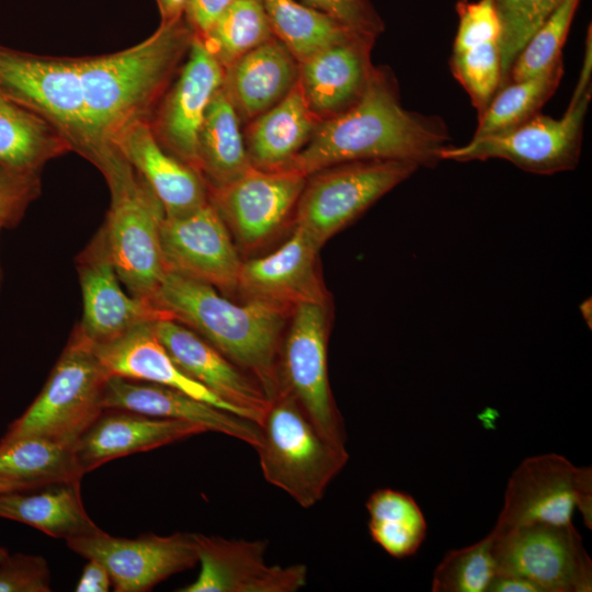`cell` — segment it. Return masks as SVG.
<instances>
[{
    "mask_svg": "<svg viewBox=\"0 0 592 592\" xmlns=\"http://www.w3.org/2000/svg\"><path fill=\"white\" fill-rule=\"evenodd\" d=\"M446 124L406 110L391 75L375 68L362 98L349 110L321 121L311 138L282 170L308 177L354 161L400 160L432 167L449 146Z\"/></svg>",
    "mask_w": 592,
    "mask_h": 592,
    "instance_id": "6da1fadb",
    "label": "cell"
},
{
    "mask_svg": "<svg viewBox=\"0 0 592 592\" xmlns=\"http://www.w3.org/2000/svg\"><path fill=\"white\" fill-rule=\"evenodd\" d=\"M195 34L184 15L121 52L78 58L89 125L102 149L125 159L116 147L130 126L150 122Z\"/></svg>",
    "mask_w": 592,
    "mask_h": 592,
    "instance_id": "7a4b0ae2",
    "label": "cell"
},
{
    "mask_svg": "<svg viewBox=\"0 0 592 592\" xmlns=\"http://www.w3.org/2000/svg\"><path fill=\"white\" fill-rule=\"evenodd\" d=\"M153 301L252 376L270 401L277 395V358L288 311L260 300L232 303L214 286L174 272H167Z\"/></svg>",
    "mask_w": 592,
    "mask_h": 592,
    "instance_id": "3957f363",
    "label": "cell"
},
{
    "mask_svg": "<svg viewBox=\"0 0 592 592\" xmlns=\"http://www.w3.org/2000/svg\"><path fill=\"white\" fill-rule=\"evenodd\" d=\"M0 98L39 116L103 174L110 192L136 175L126 159L107 155L88 122L78 58L43 56L0 44Z\"/></svg>",
    "mask_w": 592,
    "mask_h": 592,
    "instance_id": "277c9868",
    "label": "cell"
},
{
    "mask_svg": "<svg viewBox=\"0 0 592 592\" xmlns=\"http://www.w3.org/2000/svg\"><path fill=\"white\" fill-rule=\"evenodd\" d=\"M260 434L255 449L264 479L304 509L323 498L350 457L345 445L323 436L287 392L271 400Z\"/></svg>",
    "mask_w": 592,
    "mask_h": 592,
    "instance_id": "5b68a950",
    "label": "cell"
},
{
    "mask_svg": "<svg viewBox=\"0 0 592 592\" xmlns=\"http://www.w3.org/2000/svg\"><path fill=\"white\" fill-rule=\"evenodd\" d=\"M580 77L563 115L559 118L535 114L524 123L502 133L473 137L463 146H447L441 160L468 162L504 159L532 173L554 174L577 167L584 118L592 96L591 30Z\"/></svg>",
    "mask_w": 592,
    "mask_h": 592,
    "instance_id": "8992f818",
    "label": "cell"
},
{
    "mask_svg": "<svg viewBox=\"0 0 592 592\" xmlns=\"http://www.w3.org/2000/svg\"><path fill=\"white\" fill-rule=\"evenodd\" d=\"M110 377L92 345L72 332L43 389L9 425L0 443L35 436L72 449L103 413Z\"/></svg>",
    "mask_w": 592,
    "mask_h": 592,
    "instance_id": "52a82bcc",
    "label": "cell"
},
{
    "mask_svg": "<svg viewBox=\"0 0 592 592\" xmlns=\"http://www.w3.org/2000/svg\"><path fill=\"white\" fill-rule=\"evenodd\" d=\"M419 167L400 160L337 164L307 177L295 206V226L321 248Z\"/></svg>",
    "mask_w": 592,
    "mask_h": 592,
    "instance_id": "ba28073f",
    "label": "cell"
},
{
    "mask_svg": "<svg viewBox=\"0 0 592 592\" xmlns=\"http://www.w3.org/2000/svg\"><path fill=\"white\" fill-rule=\"evenodd\" d=\"M164 209L137 173L133 185L111 196L106 219L93 241L129 294L153 300L167 274L161 249Z\"/></svg>",
    "mask_w": 592,
    "mask_h": 592,
    "instance_id": "9c48e42d",
    "label": "cell"
},
{
    "mask_svg": "<svg viewBox=\"0 0 592 592\" xmlns=\"http://www.w3.org/2000/svg\"><path fill=\"white\" fill-rule=\"evenodd\" d=\"M489 535L498 572L522 577L540 592L592 590V560L572 523H532Z\"/></svg>",
    "mask_w": 592,
    "mask_h": 592,
    "instance_id": "30bf717a",
    "label": "cell"
},
{
    "mask_svg": "<svg viewBox=\"0 0 592 592\" xmlns=\"http://www.w3.org/2000/svg\"><path fill=\"white\" fill-rule=\"evenodd\" d=\"M327 322V304L305 303L294 308L278 351V392L292 395L323 436L345 445L343 419L328 380Z\"/></svg>",
    "mask_w": 592,
    "mask_h": 592,
    "instance_id": "8fae6325",
    "label": "cell"
},
{
    "mask_svg": "<svg viewBox=\"0 0 592 592\" xmlns=\"http://www.w3.org/2000/svg\"><path fill=\"white\" fill-rule=\"evenodd\" d=\"M576 509L591 528V467H577L554 453L527 457L509 478L493 530L532 523L569 524Z\"/></svg>",
    "mask_w": 592,
    "mask_h": 592,
    "instance_id": "7c38bea8",
    "label": "cell"
},
{
    "mask_svg": "<svg viewBox=\"0 0 592 592\" xmlns=\"http://www.w3.org/2000/svg\"><path fill=\"white\" fill-rule=\"evenodd\" d=\"M66 544L81 557L104 565L116 592L149 591L198 562L195 537L189 533L146 534L130 539L114 537L100 530L69 538Z\"/></svg>",
    "mask_w": 592,
    "mask_h": 592,
    "instance_id": "4fadbf2b",
    "label": "cell"
},
{
    "mask_svg": "<svg viewBox=\"0 0 592 592\" xmlns=\"http://www.w3.org/2000/svg\"><path fill=\"white\" fill-rule=\"evenodd\" d=\"M307 177L291 170L255 168L208 190V201L240 246L252 249L270 239L295 208Z\"/></svg>",
    "mask_w": 592,
    "mask_h": 592,
    "instance_id": "5bb4252c",
    "label": "cell"
},
{
    "mask_svg": "<svg viewBox=\"0 0 592 592\" xmlns=\"http://www.w3.org/2000/svg\"><path fill=\"white\" fill-rule=\"evenodd\" d=\"M223 79V66L195 35L178 77L150 121L159 144L197 172V135Z\"/></svg>",
    "mask_w": 592,
    "mask_h": 592,
    "instance_id": "9a60e30c",
    "label": "cell"
},
{
    "mask_svg": "<svg viewBox=\"0 0 592 592\" xmlns=\"http://www.w3.org/2000/svg\"><path fill=\"white\" fill-rule=\"evenodd\" d=\"M229 229L209 201L180 217H166L161 249L167 272L228 291L237 288L242 261Z\"/></svg>",
    "mask_w": 592,
    "mask_h": 592,
    "instance_id": "2e32d148",
    "label": "cell"
},
{
    "mask_svg": "<svg viewBox=\"0 0 592 592\" xmlns=\"http://www.w3.org/2000/svg\"><path fill=\"white\" fill-rule=\"evenodd\" d=\"M194 537L200 573L179 592H295L307 584L305 565H267L263 540Z\"/></svg>",
    "mask_w": 592,
    "mask_h": 592,
    "instance_id": "e0dca14e",
    "label": "cell"
},
{
    "mask_svg": "<svg viewBox=\"0 0 592 592\" xmlns=\"http://www.w3.org/2000/svg\"><path fill=\"white\" fill-rule=\"evenodd\" d=\"M77 261L83 312L73 332L92 346L113 342L140 326L173 319L153 300L128 295L93 240Z\"/></svg>",
    "mask_w": 592,
    "mask_h": 592,
    "instance_id": "ac0fdd59",
    "label": "cell"
},
{
    "mask_svg": "<svg viewBox=\"0 0 592 592\" xmlns=\"http://www.w3.org/2000/svg\"><path fill=\"white\" fill-rule=\"evenodd\" d=\"M152 329L174 363L231 410L260 425L270 399L261 385L196 332L174 319H161Z\"/></svg>",
    "mask_w": 592,
    "mask_h": 592,
    "instance_id": "d6986e66",
    "label": "cell"
},
{
    "mask_svg": "<svg viewBox=\"0 0 592 592\" xmlns=\"http://www.w3.org/2000/svg\"><path fill=\"white\" fill-rule=\"evenodd\" d=\"M320 247L299 227L274 252L242 262L237 287L247 300H260L293 312L300 304H327L316 270Z\"/></svg>",
    "mask_w": 592,
    "mask_h": 592,
    "instance_id": "ffe728a7",
    "label": "cell"
},
{
    "mask_svg": "<svg viewBox=\"0 0 592 592\" xmlns=\"http://www.w3.org/2000/svg\"><path fill=\"white\" fill-rule=\"evenodd\" d=\"M102 402L104 410H126L198 423L208 431L240 440L253 448L261 441L260 425L255 422L160 384L111 376Z\"/></svg>",
    "mask_w": 592,
    "mask_h": 592,
    "instance_id": "44dd1931",
    "label": "cell"
},
{
    "mask_svg": "<svg viewBox=\"0 0 592 592\" xmlns=\"http://www.w3.org/2000/svg\"><path fill=\"white\" fill-rule=\"evenodd\" d=\"M375 39L357 35L298 62V86L320 121L343 113L362 98L375 71L371 61Z\"/></svg>",
    "mask_w": 592,
    "mask_h": 592,
    "instance_id": "7402d4cb",
    "label": "cell"
},
{
    "mask_svg": "<svg viewBox=\"0 0 592 592\" xmlns=\"http://www.w3.org/2000/svg\"><path fill=\"white\" fill-rule=\"evenodd\" d=\"M208 432L198 423L105 409L72 451L83 475L115 458Z\"/></svg>",
    "mask_w": 592,
    "mask_h": 592,
    "instance_id": "603a6c76",
    "label": "cell"
},
{
    "mask_svg": "<svg viewBox=\"0 0 592 592\" xmlns=\"http://www.w3.org/2000/svg\"><path fill=\"white\" fill-rule=\"evenodd\" d=\"M451 68L480 114L502 86V27L493 0H459Z\"/></svg>",
    "mask_w": 592,
    "mask_h": 592,
    "instance_id": "cb8c5ba5",
    "label": "cell"
},
{
    "mask_svg": "<svg viewBox=\"0 0 592 592\" xmlns=\"http://www.w3.org/2000/svg\"><path fill=\"white\" fill-rule=\"evenodd\" d=\"M116 147L158 197L166 217L184 216L208 202L202 175L159 144L150 122L127 128Z\"/></svg>",
    "mask_w": 592,
    "mask_h": 592,
    "instance_id": "d4e9b609",
    "label": "cell"
},
{
    "mask_svg": "<svg viewBox=\"0 0 592 592\" xmlns=\"http://www.w3.org/2000/svg\"><path fill=\"white\" fill-rule=\"evenodd\" d=\"M298 80V62L275 36L224 69L223 90L240 122L278 103Z\"/></svg>",
    "mask_w": 592,
    "mask_h": 592,
    "instance_id": "484cf974",
    "label": "cell"
},
{
    "mask_svg": "<svg viewBox=\"0 0 592 592\" xmlns=\"http://www.w3.org/2000/svg\"><path fill=\"white\" fill-rule=\"evenodd\" d=\"M92 348L111 376L172 387L235 413L227 403L187 376L174 363L156 337L152 323L140 326L113 342Z\"/></svg>",
    "mask_w": 592,
    "mask_h": 592,
    "instance_id": "4316f807",
    "label": "cell"
},
{
    "mask_svg": "<svg viewBox=\"0 0 592 592\" xmlns=\"http://www.w3.org/2000/svg\"><path fill=\"white\" fill-rule=\"evenodd\" d=\"M320 122L297 82L278 103L249 122L244 144L251 166L266 171L284 169Z\"/></svg>",
    "mask_w": 592,
    "mask_h": 592,
    "instance_id": "83f0119b",
    "label": "cell"
},
{
    "mask_svg": "<svg viewBox=\"0 0 592 592\" xmlns=\"http://www.w3.org/2000/svg\"><path fill=\"white\" fill-rule=\"evenodd\" d=\"M81 479L0 493V517L30 525L65 540L99 532L81 497Z\"/></svg>",
    "mask_w": 592,
    "mask_h": 592,
    "instance_id": "f1b7e54d",
    "label": "cell"
},
{
    "mask_svg": "<svg viewBox=\"0 0 592 592\" xmlns=\"http://www.w3.org/2000/svg\"><path fill=\"white\" fill-rule=\"evenodd\" d=\"M239 116L220 88L213 96L197 135V166L208 190L226 185L252 168Z\"/></svg>",
    "mask_w": 592,
    "mask_h": 592,
    "instance_id": "f546056e",
    "label": "cell"
},
{
    "mask_svg": "<svg viewBox=\"0 0 592 592\" xmlns=\"http://www.w3.org/2000/svg\"><path fill=\"white\" fill-rule=\"evenodd\" d=\"M64 137L34 113L0 98V163L39 172L50 160L70 152Z\"/></svg>",
    "mask_w": 592,
    "mask_h": 592,
    "instance_id": "4dcf8cb0",
    "label": "cell"
},
{
    "mask_svg": "<svg viewBox=\"0 0 592 592\" xmlns=\"http://www.w3.org/2000/svg\"><path fill=\"white\" fill-rule=\"evenodd\" d=\"M262 2L273 35L283 43L297 62L329 46L364 35L333 16L295 0Z\"/></svg>",
    "mask_w": 592,
    "mask_h": 592,
    "instance_id": "1f68e13d",
    "label": "cell"
},
{
    "mask_svg": "<svg viewBox=\"0 0 592 592\" xmlns=\"http://www.w3.org/2000/svg\"><path fill=\"white\" fill-rule=\"evenodd\" d=\"M366 510L371 537L388 555L402 559L419 550L426 537L428 524L410 494L378 489L368 497Z\"/></svg>",
    "mask_w": 592,
    "mask_h": 592,
    "instance_id": "d6a6232c",
    "label": "cell"
},
{
    "mask_svg": "<svg viewBox=\"0 0 592 592\" xmlns=\"http://www.w3.org/2000/svg\"><path fill=\"white\" fill-rule=\"evenodd\" d=\"M562 75L561 60L537 76L504 83L479 114L473 137L509 130L537 114L556 91Z\"/></svg>",
    "mask_w": 592,
    "mask_h": 592,
    "instance_id": "836d02e7",
    "label": "cell"
},
{
    "mask_svg": "<svg viewBox=\"0 0 592 592\" xmlns=\"http://www.w3.org/2000/svg\"><path fill=\"white\" fill-rule=\"evenodd\" d=\"M73 451L35 436L0 443V477L48 483L81 479Z\"/></svg>",
    "mask_w": 592,
    "mask_h": 592,
    "instance_id": "e575fe53",
    "label": "cell"
},
{
    "mask_svg": "<svg viewBox=\"0 0 592 592\" xmlns=\"http://www.w3.org/2000/svg\"><path fill=\"white\" fill-rule=\"evenodd\" d=\"M272 37L262 0H235L208 33L198 38L225 69Z\"/></svg>",
    "mask_w": 592,
    "mask_h": 592,
    "instance_id": "d590c367",
    "label": "cell"
},
{
    "mask_svg": "<svg viewBox=\"0 0 592 592\" xmlns=\"http://www.w3.org/2000/svg\"><path fill=\"white\" fill-rule=\"evenodd\" d=\"M498 573L492 540L485 538L469 546L449 550L433 573V592H488Z\"/></svg>",
    "mask_w": 592,
    "mask_h": 592,
    "instance_id": "8d00e7d4",
    "label": "cell"
},
{
    "mask_svg": "<svg viewBox=\"0 0 592 592\" xmlns=\"http://www.w3.org/2000/svg\"><path fill=\"white\" fill-rule=\"evenodd\" d=\"M579 2L563 0L555 9L515 58L506 82L537 76L562 60V47Z\"/></svg>",
    "mask_w": 592,
    "mask_h": 592,
    "instance_id": "74e56055",
    "label": "cell"
},
{
    "mask_svg": "<svg viewBox=\"0 0 592 592\" xmlns=\"http://www.w3.org/2000/svg\"><path fill=\"white\" fill-rule=\"evenodd\" d=\"M562 1L493 0L502 27V86L522 48Z\"/></svg>",
    "mask_w": 592,
    "mask_h": 592,
    "instance_id": "f35d334b",
    "label": "cell"
},
{
    "mask_svg": "<svg viewBox=\"0 0 592 592\" xmlns=\"http://www.w3.org/2000/svg\"><path fill=\"white\" fill-rule=\"evenodd\" d=\"M50 571L37 555H8L0 561V592H48Z\"/></svg>",
    "mask_w": 592,
    "mask_h": 592,
    "instance_id": "ab89813d",
    "label": "cell"
},
{
    "mask_svg": "<svg viewBox=\"0 0 592 592\" xmlns=\"http://www.w3.org/2000/svg\"><path fill=\"white\" fill-rule=\"evenodd\" d=\"M39 193V172L20 171L0 163V227L19 218Z\"/></svg>",
    "mask_w": 592,
    "mask_h": 592,
    "instance_id": "60d3db41",
    "label": "cell"
},
{
    "mask_svg": "<svg viewBox=\"0 0 592 592\" xmlns=\"http://www.w3.org/2000/svg\"><path fill=\"white\" fill-rule=\"evenodd\" d=\"M303 1L361 34L376 38L384 31V23L368 0Z\"/></svg>",
    "mask_w": 592,
    "mask_h": 592,
    "instance_id": "b9f144b4",
    "label": "cell"
},
{
    "mask_svg": "<svg viewBox=\"0 0 592 592\" xmlns=\"http://www.w3.org/2000/svg\"><path fill=\"white\" fill-rule=\"evenodd\" d=\"M235 0H189L184 19L197 37H204Z\"/></svg>",
    "mask_w": 592,
    "mask_h": 592,
    "instance_id": "7bdbcfd3",
    "label": "cell"
},
{
    "mask_svg": "<svg viewBox=\"0 0 592 592\" xmlns=\"http://www.w3.org/2000/svg\"><path fill=\"white\" fill-rule=\"evenodd\" d=\"M76 585L77 592H106L112 584L107 569L95 559H87Z\"/></svg>",
    "mask_w": 592,
    "mask_h": 592,
    "instance_id": "ee69618b",
    "label": "cell"
},
{
    "mask_svg": "<svg viewBox=\"0 0 592 592\" xmlns=\"http://www.w3.org/2000/svg\"><path fill=\"white\" fill-rule=\"evenodd\" d=\"M488 592H540L531 581L510 573L498 572Z\"/></svg>",
    "mask_w": 592,
    "mask_h": 592,
    "instance_id": "f6af8a7d",
    "label": "cell"
},
{
    "mask_svg": "<svg viewBox=\"0 0 592 592\" xmlns=\"http://www.w3.org/2000/svg\"><path fill=\"white\" fill-rule=\"evenodd\" d=\"M161 22L170 23L184 15V10L189 0H156Z\"/></svg>",
    "mask_w": 592,
    "mask_h": 592,
    "instance_id": "bcb514c9",
    "label": "cell"
},
{
    "mask_svg": "<svg viewBox=\"0 0 592 592\" xmlns=\"http://www.w3.org/2000/svg\"><path fill=\"white\" fill-rule=\"evenodd\" d=\"M46 485L49 483L37 480H24L9 477H0V493L34 489Z\"/></svg>",
    "mask_w": 592,
    "mask_h": 592,
    "instance_id": "7dc6e473",
    "label": "cell"
},
{
    "mask_svg": "<svg viewBox=\"0 0 592 592\" xmlns=\"http://www.w3.org/2000/svg\"><path fill=\"white\" fill-rule=\"evenodd\" d=\"M8 555L9 553L7 551V549L0 546V561L3 560Z\"/></svg>",
    "mask_w": 592,
    "mask_h": 592,
    "instance_id": "c3c4849f",
    "label": "cell"
}]
</instances>
